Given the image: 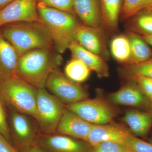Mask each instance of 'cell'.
I'll list each match as a JSON object with an SVG mask.
<instances>
[{
  "label": "cell",
  "instance_id": "32",
  "mask_svg": "<svg viewBox=\"0 0 152 152\" xmlns=\"http://www.w3.org/2000/svg\"><path fill=\"white\" fill-rule=\"evenodd\" d=\"M21 149V152H48L42 147L35 143L32 144L28 146Z\"/></svg>",
  "mask_w": 152,
  "mask_h": 152
},
{
  "label": "cell",
  "instance_id": "11",
  "mask_svg": "<svg viewBox=\"0 0 152 152\" xmlns=\"http://www.w3.org/2000/svg\"><path fill=\"white\" fill-rule=\"evenodd\" d=\"M76 42L88 50L105 59L109 58L104 35L102 27L80 25L75 34Z\"/></svg>",
  "mask_w": 152,
  "mask_h": 152
},
{
  "label": "cell",
  "instance_id": "16",
  "mask_svg": "<svg viewBox=\"0 0 152 152\" xmlns=\"http://www.w3.org/2000/svg\"><path fill=\"white\" fill-rule=\"evenodd\" d=\"M131 81L132 82L110 95L109 99L111 102L132 107H141L147 104V96L134 82Z\"/></svg>",
  "mask_w": 152,
  "mask_h": 152
},
{
  "label": "cell",
  "instance_id": "1",
  "mask_svg": "<svg viewBox=\"0 0 152 152\" xmlns=\"http://www.w3.org/2000/svg\"><path fill=\"white\" fill-rule=\"evenodd\" d=\"M62 61L61 55L54 53L51 49L32 50L19 57L16 77L37 89L45 88L49 76Z\"/></svg>",
  "mask_w": 152,
  "mask_h": 152
},
{
  "label": "cell",
  "instance_id": "18",
  "mask_svg": "<svg viewBox=\"0 0 152 152\" xmlns=\"http://www.w3.org/2000/svg\"><path fill=\"white\" fill-rule=\"evenodd\" d=\"M123 120L134 135L145 137L152 127V111L142 112L130 110L126 112Z\"/></svg>",
  "mask_w": 152,
  "mask_h": 152
},
{
  "label": "cell",
  "instance_id": "8",
  "mask_svg": "<svg viewBox=\"0 0 152 152\" xmlns=\"http://www.w3.org/2000/svg\"><path fill=\"white\" fill-rule=\"evenodd\" d=\"M38 0H14L0 10V27L15 23L41 22Z\"/></svg>",
  "mask_w": 152,
  "mask_h": 152
},
{
  "label": "cell",
  "instance_id": "25",
  "mask_svg": "<svg viewBox=\"0 0 152 152\" xmlns=\"http://www.w3.org/2000/svg\"><path fill=\"white\" fill-rule=\"evenodd\" d=\"M123 72L127 77L138 75L152 78V58L139 64H126Z\"/></svg>",
  "mask_w": 152,
  "mask_h": 152
},
{
  "label": "cell",
  "instance_id": "15",
  "mask_svg": "<svg viewBox=\"0 0 152 152\" xmlns=\"http://www.w3.org/2000/svg\"><path fill=\"white\" fill-rule=\"evenodd\" d=\"M19 57L0 31V83L16 77Z\"/></svg>",
  "mask_w": 152,
  "mask_h": 152
},
{
  "label": "cell",
  "instance_id": "7",
  "mask_svg": "<svg viewBox=\"0 0 152 152\" xmlns=\"http://www.w3.org/2000/svg\"><path fill=\"white\" fill-rule=\"evenodd\" d=\"M46 87L53 95L66 105L84 100L88 96V92L83 87L68 78L58 68L49 76Z\"/></svg>",
  "mask_w": 152,
  "mask_h": 152
},
{
  "label": "cell",
  "instance_id": "3",
  "mask_svg": "<svg viewBox=\"0 0 152 152\" xmlns=\"http://www.w3.org/2000/svg\"><path fill=\"white\" fill-rule=\"evenodd\" d=\"M37 11L41 22L48 31L57 51L64 53L75 41V34L81 24L73 14L50 7L39 2Z\"/></svg>",
  "mask_w": 152,
  "mask_h": 152
},
{
  "label": "cell",
  "instance_id": "22",
  "mask_svg": "<svg viewBox=\"0 0 152 152\" xmlns=\"http://www.w3.org/2000/svg\"><path fill=\"white\" fill-rule=\"evenodd\" d=\"M91 69L80 60L76 58L66 64L64 69L65 75L75 83H83L89 77Z\"/></svg>",
  "mask_w": 152,
  "mask_h": 152
},
{
  "label": "cell",
  "instance_id": "33",
  "mask_svg": "<svg viewBox=\"0 0 152 152\" xmlns=\"http://www.w3.org/2000/svg\"><path fill=\"white\" fill-rule=\"evenodd\" d=\"M141 37L147 43L152 47V35L142 34Z\"/></svg>",
  "mask_w": 152,
  "mask_h": 152
},
{
  "label": "cell",
  "instance_id": "26",
  "mask_svg": "<svg viewBox=\"0 0 152 152\" xmlns=\"http://www.w3.org/2000/svg\"><path fill=\"white\" fill-rule=\"evenodd\" d=\"M131 152H152V144L139 139L131 134L124 142Z\"/></svg>",
  "mask_w": 152,
  "mask_h": 152
},
{
  "label": "cell",
  "instance_id": "17",
  "mask_svg": "<svg viewBox=\"0 0 152 152\" xmlns=\"http://www.w3.org/2000/svg\"><path fill=\"white\" fill-rule=\"evenodd\" d=\"M74 9L83 24L92 27H102L99 0H74Z\"/></svg>",
  "mask_w": 152,
  "mask_h": 152
},
{
  "label": "cell",
  "instance_id": "36",
  "mask_svg": "<svg viewBox=\"0 0 152 152\" xmlns=\"http://www.w3.org/2000/svg\"><path fill=\"white\" fill-rule=\"evenodd\" d=\"M149 10H150L152 11V7H151V8L149 9Z\"/></svg>",
  "mask_w": 152,
  "mask_h": 152
},
{
  "label": "cell",
  "instance_id": "4",
  "mask_svg": "<svg viewBox=\"0 0 152 152\" xmlns=\"http://www.w3.org/2000/svg\"><path fill=\"white\" fill-rule=\"evenodd\" d=\"M37 89L15 77L0 83V96L12 110L25 114L37 121Z\"/></svg>",
  "mask_w": 152,
  "mask_h": 152
},
{
  "label": "cell",
  "instance_id": "29",
  "mask_svg": "<svg viewBox=\"0 0 152 152\" xmlns=\"http://www.w3.org/2000/svg\"><path fill=\"white\" fill-rule=\"evenodd\" d=\"M131 80L137 85L143 93L149 98L152 95V78L144 76L134 75L129 76Z\"/></svg>",
  "mask_w": 152,
  "mask_h": 152
},
{
  "label": "cell",
  "instance_id": "31",
  "mask_svg": "<svg viewBox=\"0 0 152 152\" xmlns=\"http://www.w3.org/2000/svg\"><path fill=\"white\" fill-rule=\"evenodd\" d=\"M0 152H21L13 146L10 142L0 134Z\"/></svg>",
  "mask_w": 152,
  "mask_h": 152
},
{
  "label": "cell",
  "instance_id": "5",
  "mask_svg": "<svg viewBox=\"0 0 152 152\" xmlns=\"http://www.w3.org/2000/svg\"><path fill=\"white\" fill-rule=\"evenodd\" d=\"M37 109L39 132L45 134H56L65 105L45 88H41L37 89Z\"/></svg>",
  "mask_w": 152,
  "mask_h": 152
},
{
  "label": "cell",
  "instance_id": "6",
  "mask_svg": "<svg viewBox=\"0 0 152 152\" xmlns=\"http://www.w3.org/2000/svg\"><path fill=\"white\" fill-rule=\"evenodd\" d=\"M65 107L82 119L94 125L111 123L118 111L111 104L99 98L84 100Z\"/></svg>",
  "mask_w": 152,
  "mask_h": 152
},
{
  "label": "cell",
  "instance_id": "28",
  "mask_svg": "<svg viewBox=\"0 0 152 152\" xmlns=\"http://www.w3.org/2000/svg\"><path fill=\"white\" fill-rule=\"evenodd\" d=\"M39 2L45 5L69 13L75 14L74 9V0H38Z\"/></svg>",
  "mask_w": 152,
  "mask_h": 152
},
{
  "label": "cell",
  "instance_id": "21",
  "mask_svg": "<svg viewBox=\"0 0 152 152\" xmlns=\"http://www.w3.org/2000/svg\"><path fill=\"white\" fill-rule=\"evenodd\" d=\"M111 53L116 61L126 64L131 57V46L127 36L121 35L115 37L110 45Z\"/></svg>",
  "mask_w": 152,
  "mask_h": 152
},
{
  "label": "cell",
  "instance_id": "19",
  "mask_svg": "<svg viewBox=\"0 0 152 152\" xmlns=\"http://www.w3.org/2000/svg\"><path fill=\"white\" fill-rule=\"evenodd\" d=\"M102 27L110 33L116 31L121 14L122 0H99Z\"/></svg>",
  "mask_w": 152,
  "mask_h": 152
},
{
  "label": "cell",
  "instance_id": "35",
  "mask_svg": "<svg viewBox=\"0 0 152 152\" xmlns=\"http://www.w3.org/2000/svg\"><path fill=\"white\" fill-rule=\"evenodd\" d=\"M148 98L149 99L150 105H151V107L152 111V95Z\"/></svg>",
  "mask_w": 152,
  "mask_h": 152
},
{
  "label": "cell",
  "instance_id": "23",
  "mask_svg": "<svg viewBox=\"0 0 152 152\" xmlns=\"http://www.w3.org/2000/svg\"><path fill=\"white\" fill-rule=\"evenodd\" d=\"M152 7V0H124L121 16L124 20H128Z\"/></svg>",
  "mask_w": 152,
  "mask_h": 152
},
{
  "label": "cell",
  "instance_id": "27",
  "mask_svg": "<svg viewBox=\"0 0 152 152\" xmlns=\"http://www.w3.org/2000/svg\"><path fill=\"white\" fill-rule=\"evenodd\" d=\"M91 152H131L124 144L113 142H103L93 146Z\"/></svg>",
  "mask_w": 152,
  "mask_h": 152
},
{
  "label": "cell",
  "instance_id": "34",
  "mask_svg": "<svg viewBox=\"0 0 152 152\" xmlns=\"http://www.w3.org/2000/svg\"><path fill=\"white\" fill-rule=\"evenodd\" d=\"M13 1L14 0H0V10Z\"/></svg>",
  "mask_w": 152,
  "mask_h": 152
},
{
  "label": "cell",
  "instance_id": "14",
  "mask_svg": "<svg viewBox=\"0 0 152 152\" xmlns=\"http://www.w3.org/2000/svg\"><path fill=\"white\" fill-rule=\"evenodd\" d=\"M69 49L72 58L80 60L91 71L94 72L99 78L108 77V66L105 60L98 55L88 50L76 41L73 42Z\"/></svg>",
  "mask_w": 152,
  "mask_h": 152
},
{
  "label": "cell",
  "instance_id": "24",
  "mask_svg": "<svg viewBox=\"0 0 152 152\" xmlns=\"http://www.w3.org/2000/svg\"><path fill=\"white\" fill-rule=\"evenodd\" d=\"M135 16L132 23L134 31L140 32L142 34L152 35V11L147 9Z\"/></svg>",
  "mask_w": 152,
  "mask_h": 152
},
{
  "label": "cell",
  "instance_id": "20",
  "mask_svg": "<svg viewBox=\"0 0 152 152\" xmlns=\"http://www.w3.org/2000/svg\"><path fill=\"white\" fill-rule=\"evenodd\" d=\"M127 36L130 43L131 57L126 64H139L151 58V50L141 37L132 31L130 32Z\"/></svg>",
  "mask_w": 152,
  "mask_h": 152
},
{
  "label": "cell",
  "instance_id": "30",
  "mask_svg": "<svg viewBox=\"0 0 152 152\" xmlns=\"http://www.w3.org/2000/svg\"><path fill=\"white\" fill-rule=\"evenodd\" d=\"M5 106L0 96V134L10 142L12 135L7 120Z\"/></svg>",
  "mask_w": 152,
  "mask_h": 152
},
{
  "label": "cell",
  "instance_id": "13",
  "mask_svg": "<svg viewBox=\"0 0 152 152\" xmlns=\"http://www.w3.org/2000/svg\"><path fill=\"white\" fill-rule=\"evenodd\" d=\"M93 125L65 107L58 125L56 134L86 141Z\"/></svg>",
  "mask_w": 152,
  "mask_h": 152
},
{
  "label": "cell",
  "instance_id": "9",
  "mask_svg": "<svg viewBox=\"0 0 152 152\" xmlns=\"http://www.w3.org/2000/svg\"><path fill=\"white\" fill-rule=\"evenodd\" d=\"M35 143L48 152H91L92 146L67 136L55 134H45L40 132Z\"/></svg>",
  "mask_w": 152,
  "mask_h": 152
},
{
  "label": "cell",
  "instance_id": "10",
  "mask_svg": "<svg viewBox=\"0 0 152 152\" xmlns=\"http://www.w3.org/2000/svg\"><path fill=\"white\" fill-rule=\"evenodd\" d=\"M30 117L13 110L11 111L12 133L21 148L34 144L40 132L38 125L34 123Z\"/></svg>",
  "mask_w": 152,
  "mask_h": 152
},
{
  "label": "cell",
  "instance_id": "2",
  "mask_svg": "<svg viewBox=\"0 0 152 152\" xmlns=\"http://www.w3.org/2000/svg\"><path fill=\"white\" fill-rule=\"evenodd\" d=\"M1 27L3 37L14 47L19 57L32 50L54 46L48 31L41 22L12 23Z\"/></svg>",
  "mask_w": 152,
  "mask_h": 152
},
{
  "label": "cell",
  "instance_id": "12",
  "mask_svg": "<svg viewBox=\"0 0 152 152\" xmlns=\"http://www.w3.org/2000/svg\"><path fill=\"white\" fill-rule=\"evenodd\" d=\"M127 129L116 124H93L86 142L91 146L103 142H113L124 144L131 134Z\"/></svg>",
  "mask_w": 152,
  "mask_h": 152
}]
</instances>
